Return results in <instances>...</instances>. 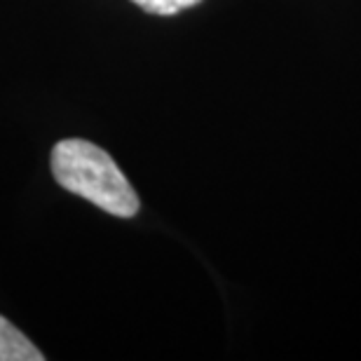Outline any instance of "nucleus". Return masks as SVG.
Wrapping results in <instances>:
<instances>
[{
    "label": "nucleus",
    "instance_id": "obj_1",
    "mask_svg": "<svg viewBox=\"0 0 361 361\" xmlns=\"http://www.w3.org/2000/svg\"><path fill=\"white\" fill-rule=\"evenodd\" d=\"M52 174L56 183L75 192L118 219L139 212V195L104 148L82 139L59 141L52 150Z\"/></svg>",
    "mask_w": 361,
    "mask_h": 361
},
{
    "label": "nucleus",
    "instance_id": "obj_2",
    "mask_svg": "<svg viewBox=\"0 0 361 361\" xmlns=\"http://www.w3.org/2000/svg\"><path fill=\"white\" fill-rule=\"evenodd\" d=\"M45 355L0 314V361H42Z\"/></svg>",
    "mask_w": 361,
    "mask_h": 361
},
{
    "label": "nucleus",
    "instance_id": "obj_3",
    "mask_svg": "<svg viewBox=\"0 0 361 361\" xmlns=\"http://www.w3.org/2000/svg\"><path fill=\"white\" fill-rule=\"evenodd\" d=\"M134 5H139L141 10H146L148 14H160V17H171L188 10V7L200 5L202 0H132Z\"/></svg>",
    "mask_w": 361,
    "mask_h": 361
}]
</instances>
